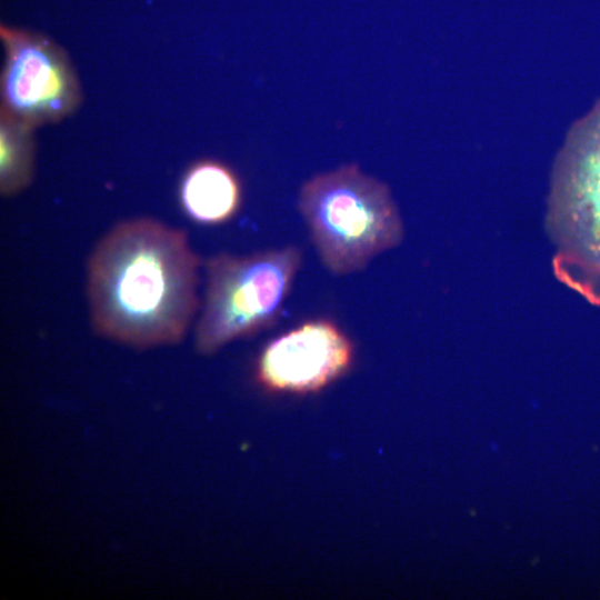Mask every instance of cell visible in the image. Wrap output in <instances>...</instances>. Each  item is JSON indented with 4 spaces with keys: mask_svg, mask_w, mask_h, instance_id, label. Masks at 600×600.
I'll use <instances>...</instances> for the list:
<instances>
[{
    "mask_svg": "<svg viewBox=\"0 0 600 600\" xmlns=\"http://www.w3.org/2000/svg\"><path fill=\"white\" fill-rule=\"evenodd\" d=\"M200 264L184 230L147 217L118 222L87 264L93 329L136 348L180 342L199 307Z\"/></svg>",
    "mask_w": 600,
    "mask_h": 600,
    "instance_id": "1",
    "label": "cell"
},
{
    "mask_svg": "<svg viewBox=\"0 0 600 600\" xmlns=\"http://www.w3.org/2000/svg\"><path fill=\"white\" fill-rule=\"evenodd\" d=\"M298 210L321 263L334 276L362 271L404 236L389 187L357 163L306 180Z\"/></svg>",
    "mask_w": 600,
    "mask_h": 600,
    "instance_id": "2",
    "label": "cell"
},
{
    "mask_svg": "<svg viewBox=\"0 0 600 600\" xmlns=\"http://www.w3.org/2000/svg\"><path fill=\"white\" fill-rule=\"evenodd\" d=\"M294 244L249 254L219 252L204 261L206 289L194 328L203 354L273 328L302 264Z\"/></svg>",
    "mask_w": 600,
    "mask_h": 600,
    "instance_id": "3",
    "label": "cell"
},
{
    "mask_svg": "<svg viewBox=\"0 0 600 600\" xmlns=\"http://www.w3.org/2000/svg\"><path fill=\"white\" fill-rule=\"evenodd\" d=\"M567 147L556 166L547 220L558 248L554 272L600 303V140Z\"/></svg>",
    "mask_w": 600,
    "mask_h": 600,
    "instance_id": "4",
    "label": "cell"
},
{
    "mask_svg": "<svg viewBox=\"0 0 600 600\" xmlns=\"http://www.w3.org/2000/svg\"><path fill=\"white\" fill-rule=\"evenodd\" d=\"M0 112L37 129L73 114L82 101L67 51L50 37L1 24Z\"/></svg>",
    "mask_w": 600,
    "mask_h": 600,
    "instance_id": "5",
    "label": "cell"
},
{
    "mask_svg": "<svg viewBox=\"0 0 600 600\" xmlns=\"http://www.w3.org/2000/svg\"><path fill=\"white\" fill-rule=\"evenodd\" d=\"M353 344L329 319H313L273 339L262 351L258 373L269 388L293 392L318 390L349 368Z\"/></svg>",
    "mask_w": 600,
    "mask_h": 600,
    "instance_id": "6",
    "label": "cell"
},
{
    "mask_svg": "<svg viewBox=\"0 0 600 600\" xmlns=\"http://www.w3.org/2000/svg\"><path fill=\"white\" fill-rule=\"evenodd\" d=\"M183 212L194 222L213 226L227 222L239 211L241 183L227 164L203 159L192 163L179 186Z\"/></svg>",
    "mask_w": 600,
    "mask_h": 600,
    "instance_id": "7",
    "label": "cell"
},
{
    "mask_svg": "<svg viewBox=\"0 0 600 600\" xmlns=\"http://www.w3.org/2000/svg\"><path fill=\"white\" fill-rule=\"evenodd\" d=\"M31 127L0 112V192L4 197L26 190L34 173V138Z\"/></svg>",
    "mask_w": 600,
    "mask_h": 600,
    "instance_id": "8",
    "label": "cell"
}]
</instances>
